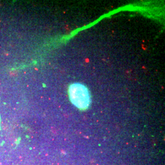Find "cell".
Returning a JSON list of instances; mask_svg holds the SVG:
<instances>
[{
	"label": "cell",
	"instance_id": "6da1fadb",
	"mask_svg": "<svg viewBox=\"0 0 165 165\" xmlns=\"http://www.w3.org/2000/svg\"><path fill=\"white\" fill-rule=\"evenodd\" d=\"M69 95L72 104L81 110L87 109L91 104L90 92L83 84H72L69 87Z\"/></svg>",
	"mask_w": 165,
	"mask_h": 165
}]
</instances>
